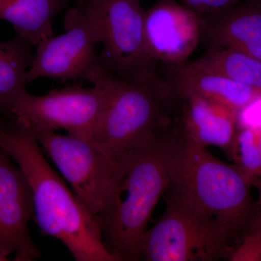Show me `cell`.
Masks as SVG:
<instances>
[{"label": "cell", "instance_id": "1", "mask_svg": "<svg viewBox=\"0 0 261 261\" xmlns=\"http://www.w3.org/2000/svg\"><path fill=\"white\" fill-rule=\"evenodd\" d=\"M0 128V147L28 181L41 231L60 240L76 261H119L108 250L97 217L72 193L48 163L34 134L13 122Z\"/></svg>", "mask_w": 261, "mask_h": 261}, {"label": "cell", "instance_id": "2", "mask_svg": "<svg viewBox=\"0 0 261 261\" xmlns=\"http://www.w3.org/2000/svg\"><path fill=\"white\" fill-rule=\"evenodd\" d=\"M168 125L143 145L117 158L111 185L96 217L105 245L119 261L142 259L141 243L149 219L169 187Z\"/></svg>", "mask_w": 261, "mask_h": 261}, {"label": "cell", "instance_id": "3", "mask_svg": "<svg viewBox=\"0 0 261 261\" xmlns=\"http://www.w3.org/2000/svg\"><path fill=\"white\" fill-rule=\"evenodd\" d=\"M166 154L168 190L219 221L236 240L250 229L257 210L251 184L236 166L187 140L177 118L168 126Z\"/></svg>", "mask_w": 261, "mask_h": 261}, {"label": "cell", "instance_id": "4", "mask_svg": "<svg viewBox=\"0 0 261 261\" xmlns=\"http://www.w3.org/2000/svg\"><path fill=\"white\" fill-rule=\"evenodd\" d=\"M87 81L100 84L106 94L91 140L113 159L143 145L179 110L181 99L159 71L143 82H128L100 64Z\"/></svg>", "mask_w": 261, "mask_h": 261}, {"label": "cell", "instance_id": "5", "mask_svg": "<svg viewBox=\"0 0 261 261\" xmlns=\"http://www.w3.org/2000/svg\"><path fill=\"white\" fill-rule=\"evenodd\" d=\"M164 214L141 243L147 261H214L226 258L236 238L219 221L167 190Z\"/></svg>", "mask_w": 261, "mask_h": 261}, {"label": "cell", "instance_id": "6", "mask_svg": "<svg viewBox=\"0 0 261 261\" xmlns=\"http://www.w3.org/2000/svg\"><path fill=\"white\" fill-rule=\"evenodd\" d=\"M64 27L63 34L37 44L25 77L27 84L39 78L87 80L100 65L96 47L102 42V22L92 0H76L74 8L65 15Z\"/></svg>", "mask_w": 261, "mask_h": 261}, {"label": "cell", "instance_id": "7", "mask_svg": "<svg viewBox=\"0 0 261 261\" xmlns=\"http://www.w3.org/2000/svg\"><path fill=\"white\" fill-rule=\"evenodd\" d=\"M100 15L101 65L119 79L143 82L158 73L159 63L146 41L145 10L141 0H92Z\"/></svg>", "mask_w": 261, "mask_h": 261}, {"label": "cell", "instance_id": "8", "mask_svg": "<svg viewBox=\"0 0 261 261\" xmlns=\"http://www.w3.org/2000/svg\"><path fill=\"white\" fill-rule=\"evenodd\" d=\"M92 85L73 84L41 96L25 91L13 105L11 118L32 132L64 129L68 135L91 140L106 100L102 86Z\"/></svg>", "mask_w": 261, "mask_h": 261}, {"label": "cell", "instance_id": "9", "mask_svg": "<svg viewBox=\"0 0 261 261\" xmlns=\"http://www.w3.org/2000/svg\"><path fill=\"white\" fill-rule=\"evenodd\" d=\"M32 133L79 200L97 216L111 185L117 159L105 153L90 139L56 132Z\"/></svg>", "mask_w": 261, "mask_h": 261}, {"label": "cell", "instance_id": "10", "mask_svg": "<svg viewBox=\"0 0 261 261\" xmlns=\"http://www.w3.org/2000/svg\"><path fill=\"white\" fill-rule=\"evenodd\" d=\"M34 202L28 181L10 156L0 147V253H15L14 260L30 261L40 256L29 232Z\"/></svg>", "mask_w": 261, "mask_h": 261}, {"label": "cell", "instance_id": "11", "mask_svg": "<svg viewBox=\"0 0 261 261\" xmlns=\"http://www.w3.org/2000/svg\"><path fill=\"white\" fill-rule=\"evenodd\" d=\"M146 41L159 63H186L201 42L202 18L176 0H157L145 11Z\"/></svg>", "mask_w": 261, "mask_h": 261}, {"label": "cell", "instance_id": "12", "mask_svg": "<svg viewBox=\"0 0 261 261\" xmlns=\"http://www.w3.org/2000/svg\"><path fill=\"white\" fill-rule=\"evenodd\" d=\"M201 42L207 49H232L261 61V0L202 18Z\"/></svg>", "mask_w": 261, "mask_h": 261}, {"label": "cell", "instance_id": "13", "mask_svg": "<svg viewBox=\"0 0 261 261\" xmlns=\"http://www.w3.org/2000/svg\"><path fill=\"white\" fill-rule=\"evenodd\" d=\"M165 65L161 73L172 86L180 99L200 97L239 111L261 90L190 63Z\"/></svg>", "mask_w": 261, "mask_h": 261}, {"label": "cell", "instance_id": "14", "mask_svg": "<svg viewBox=\"0 0 261 261\" xmlns=\"http://www.w3.org/2000/svg\"><path fill=\"white\" fill-rule=\"evenodd\" d=\"M238 111L200 97L181 99L178 121L185 137L200 147L216 146L227 154L238 132Z\"/></svg>", "mask_w": 261, "mask_h": 261}, {"label": "cell", "instance_id": "15", "mask_svg": "<svg viewBox=\"0 0 261 261\" xmlns=\"http://www.w3.org/2000/svg\"><path fill=\"white\" fill-rule=\"evenodd\" d=\"M70 0H0V20L9 22L19 36L37 46L53 35V20Z\"/></svg>", "mask_w": 261, "mask_h": 261}, {"label": "cell", "instance_id": "16", "mask_svg": "<svg viewBox=\"0 0 261 261\" xmlns=\"http://www.w3.org/2000/svg\"><path fill=\"white\" fill-rule=\"evenodd\" d=\"M32 46L18 34L0 42V112L10 118L15 101L27 91L25 77L34 56Z\"/></svg>", "mask_w": 261, "mask_h": 261}, {"label": "cell", "instance_id": "17", "mask_svg": "<svg viewBox=\"0 0 261 261\" xmlns=\"http://www.w3.org/2000/svg\"><path fill=\"white\" fill-rule=\"evenodd\" d=\"M192 63L261 90V61L245 53L223 48H210Z\"/></svg>", "mask_w": 261, "mask_h": 261}, {"label": "cell", "instance_id": "18", "mask_svg": "<svg viewBox=\"0 0 261 261\" xmlns=\"http://www.w3.org/2000/svg\"><path fill=\"white\" fill-rule=\"evenodd\" d=\"M228 155L252 185L261 176V130L238 129Z\"/></svg>", "mask_w": 261, "mask_h": 261}, {"label": "cell", "instance_id": "19", "mask_svg": "<svg viewBox=\"0 0 261 261\" xmlns=\"http://www.w3.org/2000/svg\"><path fill=\"white\" fill-rule=\"evenodd\" d=\"M226 258L231 261H261V224L252 226L238 243L230 247Z\"/></svg>", "mask_w": 261, "mask_h": 261}, {"label": "cell", "instance_id": "20", "mask_svg": "<svg viewBox=\"0 0 261 261\" xmlns=\"http://www.w3.org/2000/svg\"><path fill=\"white\" fill-rule=\"evenodd\" d=\"M183 4L195 12L201 18L219 14L240 3L250 0H181Z\"/></svg>", "mask_w": 261, "mask_h": 261}, {"label": "cell", "instance_id": "21", "mask_svg": "<svg viewBox=\"0 0 261 261\" xmlns=\"http://www.w3.org/2000/svg\"><path fill=\"white\" fill-rule=\"evenodd\" d=\"M238 129L261 130V92L237 113Z\"/></svg>", "mask_w": 261, "mask_h": 261}, {"label": "cell", "instance_id": "22", "mask_svg": "<svg viewBox=\"0 0 261 261\" xmlns=\"http://www.w3.org/2000/svg\"><path fill=\"white\" fill-rule=\"evenodd\" d=\"M252 186L257 189L259 195L258 201L256 202L257 214L252 224V226H254V225L261 224V176L252 182Z\"/></svg>", "mask_w": 261, "mask_h": 261}, {"label": "cell", "instance_id": "23", "mask_svg": "<svg viewBox=\"0 0 261 261\" xmlns=\"http://www.w3.org/2000/svg\"><path fill=\"white\" fill-rule=\"evenodd\" d=\"M8 260H9V259H8V256L3 255V254L0 253V261H6Z\"/></svg>", "mask_w": 261, "mask_h": 261}, {"label": "cell", "instance_id": "24", "mask_svg": "<svg viewBox=\"0 0 261 261\" xmlns=\"http://www.w3.org/2000/svg\"><path fill=\"white\" fill-rule=\"evenodd\" d=\"M3 125H2V124L0 125V128H3Z\"/></svg>", "mask_w": 261, "mask_h": 261}, {"label": "cell", "instance_id": "25", "mask_svg": "<svg viewBox=\"0 0 261 261\" xmlns=\"http://www.w3.org/2000/svg\"><path fill=\"white\" fill-rule=\"evenodd\" d=\"M0 125H1V123H0Z\"/></svg>", "mask_w": 261, "mask_h": 261}]
</instances>
